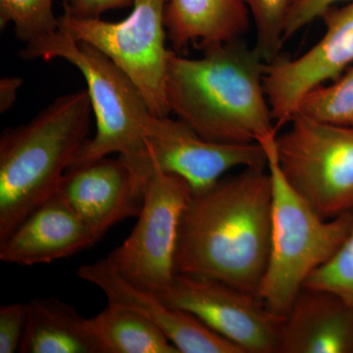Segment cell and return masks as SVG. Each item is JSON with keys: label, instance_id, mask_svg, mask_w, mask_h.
Returning <instances> with one entry per match:
<instances>
[{"label": "cell", "instance_id": "cell-1", "mask_svg": "<svg viewBox=\"0 0 353 353\" xmlns=\"http://www.w3.org/2000/svg\"><path fill=\"white\" fill-rule=\"evenodd\" d=\"M268 167H248L192 194L179 230L176 274L213 279L256 294L271 252Z\"/></svg>", "mask_w": 353, "mask_h": 353}, {"label": "cell", "instance_id": "cell-2", "mask_svg": "<svg viewBox=\"0 0 353 353\" xmlns=\"http://www.w3.org/2000/svg\"><path fill=\"white\" fill-rule=\"evenodd\" d=\"M199 59L169 50L166 99L170 113L201 138L250 143L278 134L265 94L267 63L243 39L208 44Z\"/></svg>", "mask_w": 353, "mask_h": 353}, {"label": "cell", "instance_id": "cell-3", "mask_svg": "<svg viewBox=\"0 0 353 353\" xmlns=\"http://www.w3.org/2000/svg\"><path fill=\"white\" fill-rule=\"evenodd\" d=\"M92 106L88 90L57 97L28 124L0 138V241L57 194L88 141Z\"/></svg>", "mask_w": 353, "mask_h": 353}, {"label": "cell", "instance_id": "cell-4", "mask_svg": "<svg viewBox=\"0 0 353 353\" xmlns=\"http://www.w3.org/2000/svg\"><path fill=\"white\" fill-rule=\"evenodd\" d=\"M20 57L27 60L61 58L85 78L97 121V134L88 139L71 167L117 152L139 179L148 181L153 168L143 130L152 114L138 87L122 70L94 46L76 41L60 26L50 38L26 46Z\"/></svg>", "mask_w": 353, "mask_h": 353}, {"label": "cell", "instance_id": "cell-5", "mask_svg": "<svg viewBox=\"0 0 353 353\" xmlns=\"http://www.w3.org/2000/svg\"><path fill=\"white\" fill-rule=\"evenodd\" d=\"M277 134L259 141L268 160L273 201L270 259L257 294L272 312L285 317L309 276L352 232L353 211L324 219L309 205L281 170Z\"/></svg>", "mask_w": 353, "mask_h": 353}, {"label": "cell", "instance_id": "cell-6", "mask_svg": "<svg viewBox=\"0 0 353 353\" xmlns=\"http://www.w3.org/2000/svg\"><path fill=\"white\" fill-rule=\"evenodd\" d=\"M276 137L281 170L324 219L353 211V127L334 126L296 113Z\"/></svg>", "mask_w": 353, "mask_h": 353}, {"label": "cell", "instance_id": "cell-7", "mask_svg": "<svg viewBox=\"0 0 353 353\" xmlns=\"http://www.w3.org/2000/svg\"><path fill=\"white\" fill-rule=\"evenodd\" d=\"M168 0H134L126 19L111 23L83 19L64 9L59 17L78 43L94 46L138 87L152 115L170 113L166 99V72L169 50L165 46L167 30L165 8Z\"/></svg>", "mask_w": 353, "mask_h": 353}, {"label": "cell", "instance_id": "cell-8", "mask_svg": "<svg viewBox=\"0 0 353 353\" xmlns=\"http://www.w3.org/2000/svg\"><path fill=\"white\" fill-rule=\"evenodd\" d=\"M152 168L138 223L108 257L130 283L158 294L170 287L176 274L179 230L192 190L180 176Z\"/></svg>", "mask_w": 353, "mask_h": 353}, {"label": "cell", "instance_id": "cell-9", "mask_svg": "<svg viewBox=\"0 0 353 353\" xmlns=\"http://www.w3.org/2000/svg\"><path fill=\"white\" fill-rule=\"evenodd\" d=\"M158 296L189 312L243 353H278L285 317L265 305L259 294L213 279L176 274Z\"/></svg>", "mask_w": 353, "mask_h": 353}, {"label": "cell", "instance_id": "cell-10", "mask_svg": "<svg viewBox=\"0 0 353 353\" xmlns=\"http://www.w3.org/2000/svg\"><path fill=\"white\" fill-rule=\"evenodd\" d=\"M143 136L152 166L180 176L189 183L192 194L210 189L236 167H268L261 143L208 141L183 121L168 116L150 115Z\"/></svg>", "mask_w": 353, "mask_h": 353}, {"label": "cell", "instance_id": "cell-11", "mask_svg": "<svg viewBox=\"0 0 353 353\" xmlns=\"http://www.w3.org/2000/svg\"><path fill=\"white\" fill-rule=\"evenodd\" d=\"M326 32L296 59L279 57L267 64L263 85L276 129L290 122L304 95L326 81H336L353 63V0L332 6L321 16Z\"/></svg>", "mask_w": 353, "mask_h": 353}, {"label": "cell", "instance_id": "cell-12", "mask_svg": "<svg viewBox=\"0 0 353 353\" xmlns=\"http://www.w3.org/2000/svg\"><path fill=\"white\" fill-rule=\"evenodd\" d=\"M145 185L120 157H103L69 168L57 194L99 241L121 221L138 217Z\"/></svg>", "mask_w": 353, "mask_h": 353}, {"label": "cell", "instance_id": "cell-13", "mask_svg": "<svg viewBox=\"0 0 353 353\" xmlns=\"http://www.w3.org/2000/svg\"><path fill=\"white\" fill-rule=\"evenodd\" d=\"M77 276L99 288L108 303L125 306L157 324L180 353H243L238 345L216 334L194 315L172 307L154 292L132 285L108 256L82 265Z\"/></svg>", "mask_w": 353, "mask_h": 353}, {"label": "cell", "instance_id": "cell-14", "mask_svg": "<svg viewBox=\"0 0 353 353\" xmlns=\"http://www.w3.org/2000/svg\"><path fill=\"white\" fill-rule=\"evenodd\" d=\"M97 243L59 194L51 197L0 241V259L20 266L67 259Z\"/></svg>", "mask_w": 353, "mask_h": 353}, {"label": "cell", "instance_id": "cell-15", "mask_svg": "<svg viewBox=\"0 0 353 353\" xmlns=\"http://www.w3.org/2000/svg\"><path fill=\"white\" fill-rule=\"evenodd\" d=\"M278 353H353V307L328 290L303 287L285 316Z\"/></svg>", "mask_w": 353, "mask_h": 353}, {"label": "cell", "instance_id": "cell-16", "mask_svg": "<svg viewBox=\"0 0 353 353\" xmlns=\"http://www.w3.org/2000/svg\"><path fill=\"white\" fill-rule=\"evenodd\" d=\"M248 7L241 0H168L165 8L167 37L176 52L196 44L243 39L250 29Z\"/></svg>", "mask_w": 353, "mask_h": 353}, {"label": "cell", "instance_id": "cell-17", "mask_svg": "<svg viewBox=\"0 0 353 353\" xmlns=\"http://www.w3.org/2000/svg\"><path fill=\"white\" fill-rule=\"evenodd\" d=\"M22 353H101L88 327V319L73 306L54 297L28 303Z\"/></svg>", "mask_w": 353, "mask_h": 353}, {"label": "cell", "instance_id": "cell-18", "mask_svg": "<svg viewBox=\"0 0 353 353\" xmlns=\"http://www.w3.org/2000/svg\"><path fill=\"white\" fill-rule=\"evenodd\" d=\"M101 353H180L157 324L119 304L88 319Z\"/></svg>", "mask_w": 353, "mask_h": 353}, {"label": "cell", "instance_id": "cell-19", "mask_svg": "<svg viewBox=\"0 0 353 353\" xmlns=\"http://www.w3.org/2000/svg\"><path fill=\"white\" fill-rule=\"evenodd\" d=\"M296 112L324 124L353 127V66L332 85L304 95Z\"/></svg>", "mask_w": 353, "mask_h": 353}, {"label": "cell", "instance_id": "cell-20", "mask_svg": "<svg viewBox=\"0 0 353 353\" xmlns=\"http://www.w3.org/2000/svg\"><path fill=\"white\" fill-rule=\"evenodd\" d=\"M54 0H0V28L15 26L18 39L26 46L50 38L59 30V18L53 13Z\"/></svg>", "mask_w": 353, "mask_h": 353}, {"label": "cell", "instance_id": "cell-21", "mask_svg": "<svg viewBox=\"0 0 353 353\" xmlns=\"http://www.w3.org/2000/svg\"><path fill=\"white\" fill-rule=\"evenodd\" d=\"M255 26L254 48L267 64L280 57L292 0H241Z\"/></svg>", "mask_w": 353, "mask_h": 353}, {"label": "cell", "instance_id": "cell-22", "mask_svg": "<svg viewBox=\"0 0 353 353\" xmlns=\"http://www.w3.org/2000/svg\"><path fill=\"white\" fill-rule=\"evenodd\" d=\"M303 287L328 290L353 307V229L333 256L309 276Z\"/></svg>", "mask_w": 353, "mask_h": 353}, {"label": "cell", "instance_id": "cell-23", "mask_svg": "<svg viewBox=\"0 0 353 353\" xmlns=\"http://www.w3.org/2000/svg\"><path fill=\"white\" fill-rule=\"evenodd\" d=\"M27 319L28 303L4 304L0 307V353L20 350Z\"/></svg>", "mask_w": 353, "mask_h": 353}, {"label": "cell", "instance_id": "cell-24", "mask_svg": "<svg viewBox=\"0 0 353 353\" xmlns=\"http://www.w3.org/2000/svg\"><path fill=\"white\" fill-rule=\"evenodd\" d=\"M343 0H296L290 6L285 20L284 41L294 37L309 23L321 18L323 14Z\"/></svg>", "mask_w": 353, "mask_h": 353}, {"label": "cell", "instance_id": "cell-25", "mask_svg": "<svg viewBox=\"0 0 353 353\" xmlns=\"http://www.w3.org/2000/svg\"><path fill=\"white\" fill-rule=\"evenodd\" d=\"M134 0H65L64 9L83 19H97L112 9L134 6Z\"/></svg>", "mask_w": 353, "mask_h": 353}, {"label": "cell", "instance_id": "cell-26", "mask_svg": "<svg viewBox=\"0 0 353 353\" xmlns=\"http://www.w3.org/2000/svg\"><path fill=\"white\" fill-rule=\"evenodd\" d=\"M22 85L23 80L19 77H6L0 80V112L6 113L12 108Z\"/></svg>", "mask_w": 353, "mask_h": 353}, {"label": "cell", "instance_id": "cell-27", "mask_svg": "<svg viewBox=\"0 0 353 353\" xmlns=\"http://www.w3.org/2000/svg\"><path fill=\"white\" fill-rule=\"evenodd\" d=\"M294 1H296V0H292V2H294Z\"/></svg>", "mask_w": 353, "mask_h": 353}]
</instances>
